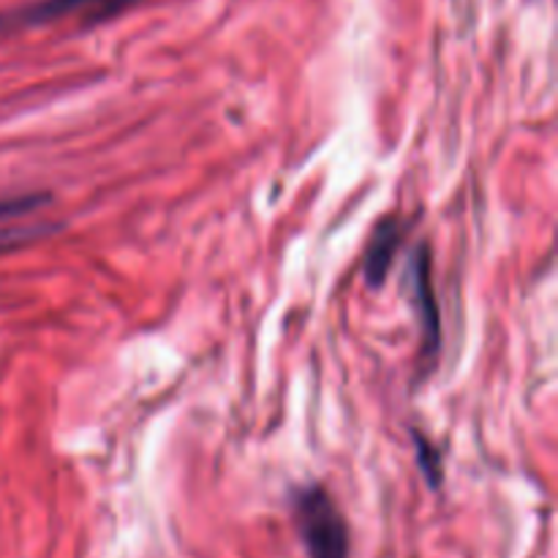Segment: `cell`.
<instances>
[{"label": "cell", "instance_id": "obj_1", "mask_svg": "<svg viewBox=\"0 0 558 558\" xmlns=\"http://www.w3.org/2000/svg\"><path fill=\"white\" fill-rule=\"evenodd\" d=\"M300 537L311 558H347L349 556V529L336 501L325 488L300 490L294 499Z\"/></svg>", "mask_w": 558, "mask_h": 558}, {"label": "cell", "instance_id": "obj_2", "mask_svg": "<svg viewBox=\"0 0 558 558\" xmlns=\"http://www.w3.org/2000/svg\"><path fill=\"white\" fill-rule=\"evenodd\" d=\"M136 3H142V0H38V3L14 11V14H0V31H9V27H41L60 20H71V16L82 20L85 25H96V22L123 14L125 9Z\"/></svg>", "mask_w": 558, "mask_h": 558}, {"label": "cell", "instance_id": "obj_3", "mask_svg": "<svg viewBox=\"0 0 558 558\" xmlns=\"http://www.w3.org/2000/svg\"><path fill=\"white\" fill-rule=\"evenodd\" d=\"M403 243V221L398 216H387L385 221H379V227L374 229L368 240V248H365L363 259V278L371 289H379L387 281V272H390L392 262H396L398 251Z\"/></svg>", "mask_w": 558, "mask_h": 558}, {"label": "cell", "instance_id": "obj_4", "mask_svg": "<svg viewBox=\"0 0 558 558\" xmlns=\"http://www.w3.org/2000/svg\"><path fill=\"white\" fill-rule=\"evenodd\" d=\"M412 278H414V300H417L420 319H423L425 347H428L430 352H436L441 341V325H439V305H436V292H434V278H430V254L425 245H420V248L414 251Z\"/></svg>", "mask_w": 558, "mask_h": 558}, {"label": "cell", "instance_id": "obj_5", "mask_svg": "<svg viewBox=\"0 0 558 558\" xmlns=\"http://www.w3.org/2000/svg\"><path fill=\"white\" fill-rule=\"evenodd\" d=\"M54 223H25V227H0V254L22 248L38 238H47L54 232Z\"/></svg>", "mask_w": 558, "mask_h": 558}, {"label": "cell", "instance_id": "obj_6", "mask_svg": "<svg viewBox=\"0 0 558 558\" xmlns=\"http://www.w3.org/2000/svg\"><path fill=\"white\" fill-rule=\"evenodd\" d=\"M49 196L41 194H27V196H11V199H0V218L11 216H25V213L38 210L41 205H47Z\"/></svg>", "mask_w": 558, "mask_h": 558}]
</instances>
